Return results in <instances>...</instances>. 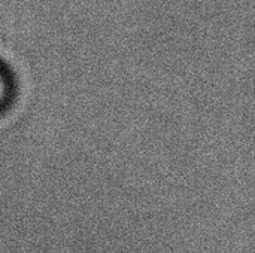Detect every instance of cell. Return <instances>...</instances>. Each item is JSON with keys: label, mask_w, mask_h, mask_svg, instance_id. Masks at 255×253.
Returning <instances> with one entry per match:
<instances>
[{"label": "cell", "mask_w": 255, "mask_h": 253, "mask_svg": "<svg viewBox=\"0 0 255 253\" xmlns=\"http://www.w3.org/2000/svg\"><path fill=\"white\" fill-rule=\"evenodd\" d=\"M4 95H6V79L3 73L0 72V103L4 100Z\"/></svg>", "instance_id": "6da1fadb"}]
</instances>
